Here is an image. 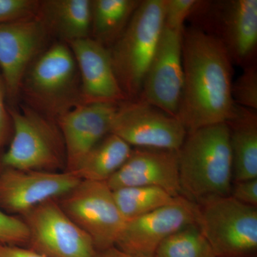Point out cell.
<instances>
[{
  "instance_id": "15",
  "label": "cell",
  "mask_w": 257,
  "mask_h": 257,
  "mask_svg": "<svg viewBox=\"0 0 257 257\" xmlns=\"http://www.w3.org/2000/svg\"><path fill=\"white\" fill-rule=\"evenodd\" d=\"M117 105L81 104L56 120L65 148L66 172L74 173L86 155L110 133Z\"/></svg>"
},
{
  "instance_id": "1",
  "label": "cell",
  "mask_w": 257,
  "mask_h": 257,
  "mask_svg": "<svg viewBox=\"0 0 257 257\" xmlns=\"http://www.w3.org/2000/svg\"><path fill=\"white\" fill-rule=\"evenodd\" d=\"M183 87L177 118L187 134L226 123L234 113L233 62L219 39L196 26L182 31Z\"/></svg>"
},
{
  "instance_id": "30",
  "label": "cell",
  "mask_w": 257,
  "mask_h": 257,
  "mask_svg": "<svg viewBox=\"0 0 257 257\" xmlns=\"http://www.w3.org/2000/svg\"><path fill=\"white\" fill-rule=\"evenodd\" d=\"M0 257H46L21 246L0 243Z\"/></svg>"
},
{
  "instance_id": "18",
  "label": "cell",
  "mask_w": 257,
  "mask_h": 257,
  "mask_svg": "<svg viewBox=\"0 0 257 257\" xmlns=\"http://www.w3.org/2000/svg\"><path fill=\"white\" fill-rule=\"evenodd\" d=\"M92 0L39 1L37 16L50 36L70 42L90 37Z\"/></svg>"
},
{
  "instance_id": "13",
  "label": "cell",
  "mask_w": 257,
  "mask_h": 257,
  "mask_svg": "<svg viewBox=\"0 0 257 257\" xmlns=\"http://www.w3.org/2000/svg\"><path fill=\"white\" fill-rule=\"evenodd\" d=\"M198 204L179 196L173 202L126 221L115 246L139 257H155L162 241L188 225L197 224Z\"/></svg>"
},
{
  "instance_id": "21",
  "label": "cell",
  "mask_w": 257,
  "mask_h": 257,
  "mask_svg": "<svg viewBox=\"0 0 257 257\" xmlns=\"http://www.w3.org/2000/svg\"><path fill=\"white\" fill-rule=\"evenodd\" d=\"M133 150L124 140L109 133L86 155L73 174L81 180L106 182L124 165Z\"/></svg>"
},
{
  "instance_id": "28",
  "label": "cell",
  "mask_w": 257,
  "mask_h": 257,
  "mask_svg": "<svg viewBox=\"0 0 257 257\" xmlns=\"http://www.w3.org/2000/svg\"><path fill=\"white\" fill-rule=\"evenodd\" d=\"M230 196L238 202L257 207V179L235 182Z\"/></svg>"
},
{
  "instance_id": "31",
  "label": "cell",
  "mask_w": 257,
  "mask_h": 257,
  "mask_svg": "<svg viewBox=\"0 0 257 257\" xmlns=\"http://www.w3.org/2000/svg\"><path fill=\"white\" fill-rule=\"evenodd\" d=\"M94 257H139L126 252L123 250L113 246L105 249L97 250Z\"/></svg>"
},
{
  "instance_id": "27",
  "label": "cell",
  "mask_w": 257,
  "mask_h": 257,
  "mask_svg": "<svg viewBox=\"0 0 257 257\" xmlns=\"http://www.w3.org/2000/svg\"><path fill=\"white\" fill-rule=\"evenodd\" d=\"M38 5L37 0H0V24L34 16Z\"/></svg>"
},
{
  "instance_id": "2",
  "label": "cell",
  "mask_w": 257,
  "mask_h": 257,
  "mask_svg": "<svg viewBox=\"0 0 257 257\" xmlns=\"http://www.w3.org/2000/svg\"><path fill=\"white\" fill-rule=\"evenodd\" d=\"M178 157L182 196L197 204L230 196L233 158L226 123L187 134Z\"/></svg>"
},
{
  "instance_id": "8",
  "label": "cell",
  "mask_w": 257,
  "mask_h": 257,
  "mask_svg": "<svg viewBox=\"0 0 257 257\" xmlns=\"http://www.w3.org/2000/svg\"><path fill=\"white\" fill-rule=\"evenodd\" d=\"M67 216L90 236L97 250L115 246L126 221L106 182L82 180L57 201Z\"/></svg>"
},
{
  "instance_id": "20",
  "label": "cell",
  "mask_w": 257,
  "mask_h": 257,
  "mask_svg": "<svg viewBox=\"0 0 257 257\" xmlns=\"http://www.w3.org/2000/svg\"><path fill=\"white\" fill-rule=\"evenodd\" d=\"M140 0H92L90 37L109 49L124 31Z\"/></svg>"
},
{
  "instance_id": "22",
  "label": "cell",
  "mask_w": 257,
  "mask_h": 257,
  "mask_svg": "<svg viewBox=\"0 0 257 257\" xmlns=\"http://www.w3.org/2000/svg\"><path fill=\"white\" fill-rule=\"evenodd\" d=\"M112 192L118 209L126 221L167 205L175 198L164 189L154 187H126Z\"/></svg>"
},
{
  "instance_id": "10",
  "label": "cell",
  "mask_w": 257,
  "mask_h": 257,
  "mask_svg": "<svg viewBox=\"0 0 257 257\" xmlns=\"http://www.w3.org/2000/svg\"><path fill=\"white\" fill-rule=\"evenodd\" d=\"M29 230V248L46 257H94L90 236L62 210L56 199L39 204L22 215Z\"/></svg>"
},
{
  "instance_id": "19",
  "label": "cell",
  "mask_w": 257,
  "mask_h": 257,
  "mask_svg": "<svg viewBox=\"0 0 257 257\" xmlns=\"http://www.w3.org/2000/svg\"><path fill=\"white\" fill-rule=\"evenodd\" d=\"M226 124L235 182L257 179V111L236 104Z\"/></svg>"
},
{
  "instance_id": "4",
  "label": "cell",
  "mask_w": 257,
  "mask_h": 257,
  "mask_svg": "<svg viewBox=\"0 0 257 257\" xmlns=\"http://www.w3.org/2000/svg\"><path fill=\"white\" fill-rule=\"evenodd\" d=\"M165 0H144L109 49L115 75L127 100L138 99L165 25Z\"/></svg>"
},
{
  "instance_id": "14",
  "label": "cell",
  "mask_w": 257,
  "mask_h": 257,
  "mask_svg": "<svg viewBox=\"0 0 257 257\" xmlns=\"http://www.w3.org/2000/svg\"><path fill=\"white\" fill-rule=\"evenodd\" d=\"M81 181L66 171L42 172L2 167L0 209L10 215L22 216L42 203L65 195Z\"/></svg>"
},
{
  "instance_id": "25",
  "label": "cell",
  "mask_w": 257,
  "mask_h": 257,
  "mask_svg": "<svg viewBox=\"0 0 257 257\" xmlns=\"http://www.w3.org/2000/svg\"><path fill=\"white\" fill-rule=\"evenodd\" d=\"M30 234L22 219L0 209V243L21 246L28 244Z\"/></svg>"
},
{
  "instance_id": "17",
  "label": "cell",
  "mask_w": 257,
  "mask_h": 257,
  "mask_svg": "<svg viewBox=\"0 0 257 257\" xmlns=\"http://www.w3.org/2000/svg\"><path fill=\"white\" fill-rule=\"evenodd\" d=\"M68 45L78 67L82 104H119L127 100L115 75L109 49L91 37Z\"/></svg>"
},
{
  "instance_id": "9",
  "label": "cell",
  "mask_w": 257,
  "mask_h": 257,
  "mask_svg": "<svg viewBox=\"0 0 257 257\" xmlns=\"http://www.w3.org/2000/svg\"><path fill=\"white\" fill-rule=\"evenodd\" d=\"M110 133L135 148L178 151L187 133L176 116L138 99L119 103Z\"/></svg>"
},
{
  "instance_id": "7",
  "label": "cell",
  "mask_w": 257,
  "mask_h": 257,
  "mask_svg": "<svg viewBox=\"0 0 257 257\" xmlns=\"http://www.w3.org/2000/svg\"><path fill=\"white\" fill-rule=\"evenodd\" d=\"M193 16L202 25L197 28L220 40L233 63H256L257 0L199 1Z\"/></svg>"
},
{
  "instance_id": "3",
  "label": "cell",
  "mask_w": 257,
  "mask_h": 257,
  "mask_svg": "<svg viewBox=\"0 0 257 257\" xmlns=\"http://www.w3.org/2000/svg\"><path fill=\"white\" fill-rule=\"evenodd\" d=\"M20 97L55 121L82 104L78 67L68 44L55 42L37 56L24 75Z\"/></svg>"
},
{
  "instance_id": "12",
  "label": "cell",
  "mask_w": 257,
  "mask_h": 257,
  "mask_svg": "<svg viewBox=\"0 0 257 257\" xmlns=\"http://www.w3.org/2000/svg\"><path fill=\"white\" fill-rule=\"evenodd\" d=\"M182 87V32L164 25L138 99L177 117Z\"/></svg>"
},
{
  "instance_id": "26",
  "label": "cell",
  "mask_w": 257,
  "mask_h": 257,
  "mask_svg": "<svg viewBox=\"0 0 257 257\" xmlns=\"http://www.w3.org/2000/svg\"><path fill=\"white\" fill-rule=\"evenodd\" d=\"M199 0H165V26L182 32L184 23L195 11Z\"/></svg>"
},
{
  "instance_id": "11",
  "label": "cell",
  "mask_w": 257,
  "mask_h": 257,
  "mask_svg": "<svg viewBox=\"0 0 257 257\" xmlns=\"http://www.w3.org/2000/svg\"><path fill=\"white\" fill-rule=\"evenodd\" d=\"M50 35L37 15L0 24V69L7 99L15 104L29 66L49 46Z\"/></svg>"
},
{
  "instance_id": "16",
  "label": "cell",
  "mask_w": 257,
  "mask_h": 257,
  "mask_svg": "<svg viewBox=\"0 0 257 257\" xmlns=\"http://www.w3.org/2000/svg\"><path fill=\"white\" fill-rule=\"evenodd\" d=\"M111 191L133 187L164 189L172 197L182 196L178 151L135 148L124 165L106 182Z\"/></svg>"
},
{
  "instance_id": "23",
  "label": "cell",
  "mask_w": 257,
  "mask_h": 257,
  "mask_svg": "<svg viewBox=\"0 0 257 257\" xmlns=\"http://www.w3.org/2000/svg\"><path fill=\"white\" fill-rule=\"evenodd\" d=\"M155 257H216L197 224L184 226L159 245Z\"/></svg>"
},
{
  "instance_id": "6",
  "label": "cell",
  "mask_w": 257,
  "mask_h": 257,
  "mask_svg": "<svg viewBox=\"0 0 257 257\" xmlns=\"http://www.w3.org/2000/svg\"><path fill=\"white\" fill-rule=\"evenodd\" d=\"M197 225L216 257H253L257 251V208L231 196L198 204Z\"/></svg>"
},
{
  "instance_id": "24",
  "label": "cell",
  "mask_w": 257,
  "mask_h": 257,
  "mask_svg": "<svg viewBox=\"0 0 257 257\" xmlns=\"http://www.w3.org/2000/svg\"><path fill=\"white\" fill-rule=\"evenodd\" d=\"M231 94L235 104L257 111L256 63L243 67L242 73L232 83Z\"/></svg>"
},
{
  "instance_id": "29",
  "label": "cell",
  "mask_w": 257,
  "mask_h": 257,
  "mask_svg": "<svg viewBox=\"0 0 257 257\" xmlns=\"http://www.w3.org/2000/svg\"><path fill=\"white\" fill-rule=\"evenodd\" d=\"M7 93L4 80L0 74V150L5 145L8 132H9L10 119L9 106H7Z\"/></svg>"
},
{
  "instance_id": "5",
  "label": "cell",
  "mask_w": 257,
  "mask_h": 257,
  "mask_svg": "<svg viewBox=\"0 0 257 257\" xmlns=\"http://www.w3.org/2000/svg\"><path fill=\"white\" fill-rule=\"evenodd\" d=\"M14 135L0 163L4 168L57 172L65 167L63 139L55 120L32 108L9 106Z\"/></svg>"
}]
</instances>
